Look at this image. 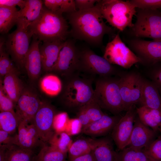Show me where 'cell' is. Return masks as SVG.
I'll return each instance as SVG.
<instances>
[{"mask_svg":"<svg viewBox=\"0 0 161 161\" xmlns=\"http://www.w3.org/2000/svg\"><path fill=\"white\" fill-rule=\"evenodd\" d=\"M67 17L71 27L69 34L75 39L84 41L90 44L100 45L105 35L113 32L103 21L96 3L90 9L68 13Z\"/></svg>","mask_w":161,"mask_h":161,"instance_id":"cell-1","label":"cell"},{"mask_svg":"<svg viewBox=\"0 0 161 161\" xmlns=\"http://www.w3.org/2000/svg\"><path fill=\"white\" fill-rule=\"evenodd\" d=\"M62 82L60 100L68 110L78 112L82 107L93 99L94 90L92 83L94 80L80 73L64 78Z\"/></svg>","mask_w":161,"mask_h":161,"instance_id":"cell-2","label":"cell"},{"mask_svg":"<svg viewBox=\"0 0 161 161\" xmlns=\"http://www.w3.org/2000/svg\"><path fill=\"white\" fill-rule=\"evenodd\" d=\"M68 27L62 14L44 7L39 16L30 24L28 29L41 41H65L69 34Z\"/></svg>","mask_w":161,"mask_h":161,"instance_id":"cell-3","label":"cell"},{"mask_svg":"<svg viewBox=\"0 0 161 161\" xmlns=\"http://www.w3.org/2000/svg\"><path fill=\"white\" fill-rule=\"evenodd\" d=\"M103 18L110 25L120 31L133 26L132 18L137 8L130 0H98L96 3Z\"/></svg>","mask_w":161,"mask_h":161,"instance_id":"cell-4","label":"cell"},{"mask_svg":"<svg viewBox=\"0 0 161 161\" xmlns=\"http://www.w3.org/2000/svg\"><path fill=\"white\" fill-rule=\"evenodd\" d=\"M93 100L101 109L115 115L124 111L120 93L119 79L109 77H98L95 79Z\"/></svg>","mask_w":161,"mask_h":161,"instance_id":"cell-5","label":"cell"},{"mask_svg":"<svg viewBox=\"0 0 161 161\" xmlns=\"http://www.w3.org/2000/svg\"><path fill=\"white\" fill-rule=\"evenodd\" d=\"M136 10V21L131 28L133 35L161 40V10Z\"/></svg>","mask_w":161,"mask_h":161,"instance_id":"cell-6","label":"cell"},{"mask_svg":"<svg viewBox=\"0 0 161 161\" xmlns=\"http://www.w3.org/2000/svg\"><path fill=\"white\" fill-rule=\"evenodd\" d=\"M79 72L95 80L98 77H109L114 75L116 69L104 58L86 48L80 51Z\"/></svg>","mask_w":161,"mask_h":161,"instance_id":"cell-7","label":"cell"},{"mask_svg":"<svg viewBox=\"0 0 161 161\" xmlns=\"http://www.w3.org/2000/svg\"><path fill=\"white\" fill-rule=\"evenodd\" d=\"M111 64L128 69L134 64L142 62L117 34L113 39L106 44L103 57Z\"/></svg>","mask_w":161,"mask_h":161,"instance_id":"cell-8","label":"cell"},{"mask_svg":"<svg viewBox=\"0 0 161 161\" xmlns=\"http://www.w3.org/2000/svg\"><path fill=\"white\" fill-rule=\"evenodd\" d=\"M75 44V40L68 39L65 41L52 72L64 78L80 73V50Z\"/></svg>","mask_w":161,"mask_h":161,"instance_id":"cell-9","label":"cell"},{"mask_svg":"<svg viewBox=\"0 0 161 161\" xmlns=\"http://www.w3.org/2000/svg\"><path fill=\"white\" fill-rule=\"evenodd\" d=\"M33 36L28 29L19 26L8 35L5 40L6 50L20 66L24 67L25 59L30 47V38Z\"/></svg>","mask_w":161,"mask_h":161,"instance_id":"cell-10","label":"cell"},{"mask_svg":"<svg viewBox=\"0 0 161 161\" xmlns=\"http://www.w3.org/2000/svg\"><path fill=\"white\" fill-rule=\"evenodd\" d=\"M144 79L138 73L132 72L119 79L120 93L124 111L140 103L142 95Z\"/></svg>","mask_w":161,"mask_h":161,"instance_id":"cell-11","label":"cell"},{"mask_svg":"<svg viewBox=\"0 0 161 161\" xmlns=\"http://www.w3.org/2000/svg\"><path fill=\"white\" fill-rule=\"evenodd\" d=\"M55 111L49 103L42 102L35 115L32 122L38 132L41 141L45 144L48 143L55 133L53 122Z\"/></svg>","mask_w":161,"mask_h":161,"instance_id":"cell-12","label":"cell"},{"mask_svg":"<svg viewBox=\"0 0 161 161\" xmlns=\"http://www.w3.org/2000/svg\"><path fill=\"white\" fill-rule=\"evenodd\" d=\"M129 44L142 62L152 65L161 62V40L147 41L136 38L129 40Z\"/></svg>","mask_w":161,"mask_h":161,"instance_id":"cell-13","label":"cell"},{"mask_svg":"<svg viewBox=\"0 0 161 161\" xmlns=\"http://www.w3.org/2000/svg\"><path fill=\"white\" fill-rule=\"evenodd\" d=\"M137 114L136 109L134 105L121 117L112 131V138L120 151L125 148L128 143Z\"/></svg>","mask_w":161,"mask_h":161,"instance_id":"cell-14","label":"cell"},{"mask_svg":"<svg viewBox=\"0 0 161 161\" xmlns=\"http://www.w3.org/2000/svg\"><path fill=\"white\" fill-rule=\"evenodd\" d=\"M41 103L35 93L24 89L15 105V113L19 122H32Z\"/></svg>","mask_w":161,"mask_h":161,"instance_id":"cell-15","label":"cell"},{"mask_svg":"<svg viewBox=\"0 0 161 161\" xmlns=\"http://www.w3.org/2000/svg\"><path fill=\"white\" fill-rule=\"evenodd\" d=\"M16 134V144L21 148L34 150L44 143L41 140L35 125L32 122H19Z\"/></svg>","mask_w":161,"mask_h":161,"instance_id":"cell-16","label":"cell"},{"mask_svg":"<svg viewBox=\"0 0 161 161\" xmlns=\"http://www.w3.org/2000/svg\"><path fill=\"white\" fill-rule=\"evenodd\" d=\"M157 133L143 123L138 117H136L130 139L126 147L142 149L155 139Z\"/></svg>","mask_w":161,"mask_h":161,"instance_id":"cell-17","label":"cell"},{"mask_svg":"<svg viewBox=\"0 0 161 161\" xmlns=\"http://www.w3.org/2000/svg\"><path fill=\"white\" fill-rule=\"evenodd\" d=\"M33 37L25 59L24 67L30 79L35 80L38 78L42 68L39 50L41 41L35 36Z\"/></svg>","mask_w":161,"mask_h":161,"instance_id":"cell-18","label":"cell"},{"mask_svg":"<svg viewBox=\"0 0 161 161\" xmlns=\"http://www.w3.org/2000/svg\"><path fill=\"white\" fill-rule=\"evenodd\" d=\"M121 117L117 115L109 116L105 114L99 120L83 128L81 132L93 137L106 135L112 131Z\"/></svg>","mask_w":161,"mask_h":161,"instance_id":"cell-19","label":"cell"},{"mask_svg":"<svg viewBox=\"0 0 161 161\" xmlns=\"http://www.w3.org/2000/svg\"><path fill=\"white\" fill-rule=\"evenodd\" d=\"M65 41L43 42L42 45H39L42 68L44 71L52 72Z\"/></svg>","mask_w":161,"mask_h":161,"instance_id":"cell-20","label":"cell"},{"mask_svg":"<svg viewBox=\"0 0 161 161\" xmlns=\"http://www.w3.org/2000/svg\"><path fill=\"white\" fill-rule=\"evenodd\" d=\"M91 152L96 161H117V152L114 149L111 139L105 137L91 139Z\"/></svg>","mask_w":161,"mask_h":161,"instance_id":"cell-21","label":"cell"},{"mask_svg":"<svg viewBox=\"0 0 161 161\" xmlns=\"http://www.w3.org/2000/svg\"><path fill=\"white\" fill-rule=\"evenodd\" d=\"M42 1L40 0H26L25 5L18 10L17 26L28 29L30 24L39 16L44 8Z\"/></svg>","mask_w":161,"mask_h":161,"instance_id":"cell-22","label":"cell"},{"mask_svg":"<svg viewBox=\"0 0 161 161\" xmlns=\"http://www.w3.org/2000/svg\"><path fill=\"white\" fill-rule=\"evenodd\" d=\"M141 106L161 111V95L156 85L153 81L144 79Z\"/></svg>","mask_w":161,"mask_h":161,"instance_id":"cell-23","label":"cell"},{"mask_svg":"<svg viewBox=\"0 0 161 161\" xmlns=\"http://www.w3.org/2000/svg\"><path fill=\"white\" fill-rule=\"evenodd\" d=\"M16 73L17 71H14L5 75L2 83L5 93L15 105L24 89Z\"/></svg>","mask_w":161,"mask_h":161,"instance_id":"cell-24","label":"cell"},{"mask_svg":"<svg viewBox=\"0 0 161 161\" xmlns=\"http://www.w3.org/2000/svg\"><path fill=\"white\" fill-rule=\"evenodd\" d=\"M137 114L141 121L158 132L161 125V111L140 106L136 108Z\"/></svg>","mask_w":161,"mask_h":161,"instance_id":"cell-25","label":"cell"},{"mask_svg":"<svg viewBox=\"0 0 161 161\" xmlns=\"http://www.w3.org/2000/svg\"><path fill=\"white\" fill-rule=\"evenodd\" d=\"M18 10L16 7L0 6V32L6 34L16 24Z\"/></svg>","mask_w":161,"mask_h":161,"instance_id":"cell-26","label":"cell"},{"mask_svg":"<svg viewBox=\"0 0 161 161\" xmlns=\"http://www.w3.org/2000/svg\"><path fill=\"white\" fill-rule=\"evenodd\" d=\"M36 156L34 150L13 145L7 146L5 161H35Z\"/></svg>","mask_w":161,"mask_h":161,"instance_id":"cell-27","label":"cell"},{"mask_svg":"<svg viewBox=\"0 0 161 161\" xmlns=\"http://www.w3.org/2000/svg\"><path fill=\"white\" fill-rule=\"evenodd\" d=\"M40 86L42 91L47 95L56 96L59 94L61 90L62 81L56 75L49 74L41 79Z\"/></svg>","mask_w":161,"mask_h":161,"instance_id":"cell-28","label":"cell"},{"mask_svg":"<svg viewBox=\"0 0 161 161\" xmlns=\"http://www.w3.org/2000/svg\"><path fill=\"white\" fill-rule=\"evenodd\" d=\"M91 138L78 139L73 141L68 151L70 161L91 152Z\"/></svg>","mask_w":161,"mask_h":161,"instance_id":"cell-29","label":"cell"},{"mask_svg":"<svg viewBox=\"0 0 161 161\" xmlns=\"http://www.w3.org/2000/svg\"><path fill=\"white\" fill-rule=\"evenodd\" d=\"M44 2L47 9L59 14L77 11L74 0H45Z\"/></svg>","mask_w":161,"mask_h":161,"instance_id":"cell-30","label":"cell"},{"mask_svg":"<svg viewBox=\"0 0 161 161\" xmlns=\"http://www.w3.org/2000/svg\"><path fill=\"white\" fill-rule=\"evenodd\" d=\"M66 154L45 144L36 155L35 161H66Z\"/></svg>","mask_w":161,"mask_h":161,"instance_id":"cell-31","label":"cell"},{"mask_svg":"<svg viewBox=\"0 0 161 161\" xmlns=\"http://www.w3.org/2000/svg\"><path fill=\"white\" fill-rule=\"evenodd\" d=\"M72 142L70 136L65 132H55L48 143L50 146L66 154Z\"/></svg>","mask_w":161,"mask_h":161,"instance_id":"cell-32","label":"cell"},{"mask_svg":"<svg viewBox=\"0 0 161 161\" xmlns=\"http://www.w3.org/2000/svg\"><path fill=\"white\" fill-rule=\"evenodd\" d=\"M19 123L15 112H0V129L13 134L18 129Z\"/></svg>","mask_w":161,"mask_h":161,"instance_id":"cell-33","label":"cell"},{"mask_svg":"<svg viewBox=\"0 0 161 161\" xmlns=\"http://www.w3.org/2000/svg\"><path fill=\"white\" fill-rule=\"evenodd\" d=\"M148 158L143 149L126 147L117 152V161H147Z\"/></svg>","mask_w":161,"mask_h":161,"instance_id":"cell-34","label":"cell"},{"mask_svg":"<svg viewBox=\"0 0 161 161\" xmlns=\"http://www.w3.org/2000/svg\"><path fill=\"white\" fill-rule=\"evenodd\" d=\"M5 40L0 39V75L1 76L12 72L16 71L10 58L8 54L6 52L4 45Z\"/></svg>","mask_w":161,"mask_h":161,"instance_id":"cell-35","label":"cell"},{"mask_svg":"<svg viewBox=\"0 0 161 161\" xmlns=\"http://www.w3.org/2000/svg\"><path fill=\"white\" fill-rule=\"evenodd\" d=\"M79 110L86 114L90 119L91 123L99 120L105 114L98 104L93 99Z\"/></svg>","mask_w":161,"mask_h":161,"instance_id":"cell-36","label":"cell"},{"mask_svg":"<svg viewBox=\"0 0 161 161\" xmlns=\"http://www.w3.org/2000/svg\"><path fill=\"white\" fill-rule=\"evenodd\" d=\"M143 149L149 157L157 161H161V135Z\"/></svg>","mask_w":161,"mask_h":161,"instance_id":"cell-37","label":"cell"},{"mask_svg":"<svg viewBox=\"0 0 161 161\" xmlns=\"http://www.w3.org/2000/svg\"><path fill=\"white\" fill-rule=\"evenodd\" d=\"M15 104L7 95L3 88L2 82L0 81V110L1 112H15Z\"/></svg>","mask_w":161,"mask_h":161,"instance_id":"cell-38","label":"cell"},{"mask_svg":"<svg viewBox=\"0 0 161 161\" xmlns=\"http://www.w3.org/2000/svg\"><path fill=\"white\" fill-rule=\"evenodd\" d=\"M130 1L137 8L161 10V0H131Z\"/></svg>","mask_w":161,"mask_h":161,"instance_id":"cell-39","label":"cell"},{"mask_svg":"<svg viewBox=\"0 0 161 161\" xmlns=\"http://www.w3.org/2000/svg\"><path fill=\"white\" fill-rule=\"evenodd\" d=\"M69 119L68 114L66 112L56 114L53 122V128L55 132H64Z\"/></svg>","mask_w":161,"mask_h":161,"instance_id":"cell-40","label":"cell"},{"mask_svg":"<svg viewBox=\"0 0 161 161\" xmlns=\"http://www.w3.org/2000/svg\"><path fill=\"white\" fill-rule=\"evenodd\" d=\"M82 126L78 118L69 119L65 131L69 135H74L82 131Z\"/></svg>","mask_w":161,"mask_h":161,"instance_id":"cell-41","label":"cell"},{"mask_svg":"<svg viewBox=\"0 0 161 161\" xmlns=\"http://www.w3.org/2000/svg\"><path fill=\"white\" fill-rule=\"evenodd\" d=\"M16 134H11L0 129V145L10 146L16 144Z\"/></svg>","mask_w":161,"mask_h":161,"instance_id":"cell-42","label":"cell"},{"mask_svg":"<svg viewBox=\"0 0 161 161\" xmlns=\"http://www.w3.org/2000/svg\"><path fill=\"white\" fill-rule=\"evenodd\" d=\"M154 65L155 67L152 74L153 82L157 86L161 95V62Z\"/></svg>","mask_w":161,"mask_h":161,"instance_id":"cell-43","label":"cell"},{"mask_svg":"<svg viewBox=\"0 0 161 161\" xmlns=\"http://www.w3.org/2000/svg\"><path fill=\"white\" fill-rule=\"evenodd\" d=\"M98 0H75L76 8L78 10H83L90 9L94 7Z\"/></svg>","mask_w":161,"mask_h":161,"instance_id":"cell-44","label":"cell"},{"mask_svg":"<svg viewBox=\"0 0 161 161\" xmlns=\"http://www.w3.org/2000/svg\"><path fill=\"white\" fill-rule=\"evenodd\" d=\"M26 0H0V6L14 7L18 6L20 9L24 6Z\"/></svg>","mask_w":161,"mask_h":161,"instance_id":"cell-45","label":"cell"},{"mask_svg":"<svg viewBox=\"0 0 161 161\" xmlns=\"http://www.w3.org/2000/svg\"><path fill=\"white\" fill-rule=\"evenodd\" d=\"M71 161H96L92 152L77 157Z\"/></svg>","mask_w":161,"mask_h":161,"instance_id":"cell-46","label":"cell"},{"mask_svg":"<svg viewBox=\"0 0 161 161\" xmlns=\"http://www.w3.org/2000/svg\"><path fill=\"white\" fill-rule=\"evenodd\" d=\"M7 146L0 145V161H5L6 151Z\"/></svg>","mask_w":161,"mask_h":161,"instance_id":"cell-47","label":"cell"},{"mask_svg":"<svg viewBox=\"0 0 161 161\" xmlns=\"http://www.w3.org/2000/svg\"><path fill=\"white\" fill-rule=\"evenodd\" d=\"M147 161H157L149 157L148 160Z\"/></svg>","mask_w":161,"mask_h":161,"instance_id":"cell-48","label":"cell"},{"mask_svg":"<svg viewBox=\"0 0 161 161\" xmlns=\"http://www.w3.org/2000/svg\"><path fill=\"white\" fill-rule=\"evenodd\" d=\"M159 132H160V135H161V125L159 129Z\"/></svg>","mask_w":161,"mask_h":161,"instance_id":"cell-49","label":"cell"}]
</instances>
